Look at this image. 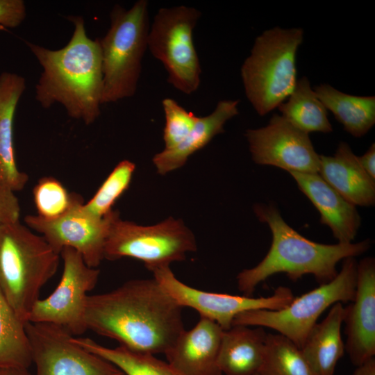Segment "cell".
Masks as SVG:
<instances>
[{"label": "cell", "mask_w": 375, "mask_h": 375, "mask_svg": "<svg viewBox=\"0 0 375 375\" xmlns=\"http://www.w3.org/2000/svg\"><path fill=\"white\" fill-rule=\"evenodd\" d=\"M135 169V165L128 160L120 161L108 176L94 195L83 203L90 215L102 218L112 210L117 200L128 189Z\"/></svg>", "instance_id": "83f0119b"}, {"label": "cell", "mask_w": 375, "mask_h": 375, "mask_svg": "<svg viewBox=\"0 0 375 375\" xmlns=\"http://www.w3.org/2000/svg\"><path fill=\"white\" fill-rule=\"evenodd\" d=\"M245 137L258 165L275 166L288 172L319 173V155L309 134L281 115H273L265 126L247 130Z\"/></svg>", "instance_id": "5bb4252c"}, {"label": "cell", "mask_w": 375, "mask_h": 375, "mask_svg": "<svg viewBox=\"0 0 375 375\" xmlns=\"http://www.w3.org/2000/svg\"><path fill=\"white\" fill-rule=\"evenodd\" d=\"M356 367L352 375H375V358H371Z\"/></svg>", "instance_id": "836d02e7"}, {"label": "cell", "mask_w": 375, "mask_h": 375, "mask_svg": "<svg viewBox=\"0 0 375 375\" xmlns=\"http://www.w3.org/2000/svg\"><path fill=\"white\" fill-rule=\"evenodd\" d=\"M26 9L22 0H0V25L15 28L25 19Z\"/></svg>", "instance_id": "4dcf8cb0"}, {"label": "cell", "mask_w": 375, "mask_h": 375, "mask_svg": "<svg viewBox=\"0 0 375 375\" xmlns=\"http://www.w3.org/2000/svg\"><path fill=\"white\" fill-rule=\"evenodd\" d=\"M25 324L0 290V368L28 369L33 363Z\"/></svg>", "instance_id": "484cf974"}, {"label": "cell", "mask_w": 375, "mask_h": 375, "mask_svg": "<svg viewBox=\"0 0 375 375\" xmlns=\"http://www.w3.org/2000/svg\"><path fill=\"white\" fill-rule=\"evenodd\" d=\"M60 257L63 269L59 283L49 297L34 303L27 322L53 324L80 335L88 331L87 298L97 284L100 270L89 267L74 249L64 248Z\"/></svg>", "instance_id": "30bf717a"}, {"label": "cell", "mask_w": 375, "mask_h": 375, "mask_svg": "<svg viewBox=\"0 0 375 375\" xmlns=\"http://www.w3.org/2000/svg\"><path fill=\"white\" fill-rule=\"evenodd\" d=\"M238 104L239 100H222L210 114L198 117L192 130L181 143L154 156L153 162L158 172L165 174L181 167L190 156L223 133L226 122L238 115Z\"/></svg>", "instance_id": "44dd1931"}, {"label": "cell", "mask_w": 375, "mask_h": 375, "mask_svg": "<svg viewBox=\"0 0 375 375\" xmlns=\"http://www.w3.org/2000/svg\"><path fill=\"white\" fill-rule=\"evenodd\" d=\"M278 108L281 116L306 133L333 131L327 110L312 89L306 76L297 80L288 101L281 103Z\"/></svg>", "instance_id": "cb8c5ba5"}, {"label": "cell", "mask_w": 375, "mask_h": 375, "mask_svg": "<svg viewBox=\"0 0 375 375\" xmlns=\"http://www.w3.org/2000/svg\"><path fill=\"white\" fill-rule=\"evenodd\" d=\"M35 375H125L104 358L73 341L60 326L26 322Z\"/></svg>", "instance_id": "4fadbf2b"}, {"label": "cell", "mask_w": 375, "mask_h": 375, "mask_svg": "<svg viewBox=\"0 0 375 375\" xmlns=\"http://www.w3.org/2000/svg\"><path fill=\"white\" fill-rule=\"evenodd\" d=\"M197 250L192 232L183 221L172 217L153 226H141L123 220L118 213L108 235L104 259L133 258L142 262L148 270L183 261Z\"/></svg>", "instance_id": "ba28073f"}, {"label": "cell", "mask_w": 375, "mask_h": 375, "mask_svg": "<svg viewBox=\"0 0 375 375\" xmlns=\"http://www.w3.org/2000/svg\"><path fill=\"white\" fill-rule=\"evenodd\" d=\"M326 110L356 138L365 135L375 124V97L355 96L323 83L313 88Z\"/></svg>", "instance_id": "603a6c76"}, {"label": "cell", "mask_w": 375, "mask_h": 375, "mask_svg": "<svg viewBox=\"0 0 375 375\" xmlns=\"http://www.w3.org/2000/svg\"><path fill=\"white\" fill-rule=\"evenodd\" d=\"M267 334L264 328L233 325L223 330L218 365L225 375H254L263 364Z\"/></svg>", "instance_id": "ffe728a7"}, {"label": "cell", "mask_w": 375, "mask_h": 375, "mask_svg": "<svg viewBox=\"0 0 375 375\" xmlns=\"http://www.w3.org/2000/svg\"><path fill=\"white\" fill-rule=\"evenodd\" d=\"M358 262L355 257L343 260L342 268L334 279L294 298L278 310L257 309L238 315L233 325L272 328L293 342L299 349L317 323L320 315L335 303L351 302L356 285ZM232 325V326H233Z\"/></svg>", "instance_id": "52a82bcc"}, {"label": "cell", "mask_w": 375, "mask_h": 375, "mask_svg": "<svg viewBox=\"0 0 375 375\" xmlns=\"http://www.w3.org/2000/svg\"><path fill=\"white\" fill-rule=\"evenodd\" d=\"M82 197L75 194L69 210L60 217L47 219L28 215L24 222L59 253L66 247L77 251L90 267L97 268L104 259V248L111 224L119 213L112 210L102 218L95 217L83 208Z\"/></svg>", "instance_id": "7c38bea8"}, {"label": "cell", "mask_w": 375, "mask_h": 375, "mask_svg": "<svg viewBox=\"0 0 375 375\" xmlns=\"http://www.w3.org/2000/svg\"><path fill=\"white\" fill-rule=\"evenodd\" d=\"M72 339L83 349L111 362L125 375H180L167 362L154 354L135 351L121 345L106 347L89 338L73 336Z\"/></svg>", "instance_id": "d4e9b609"}, {"label": "cell", "mask_w": 375, "mask_h": 375, "mask_svg": "<svg viewBox=\"0 0 375 375\" xmlns=\"http://www.w3.org/2000/svg\"><path fill=\"white\" fill-rule=\"evenodd\" d=\"M303 39L301 28L275 26L257 36L240 69L246 97L260 116L284 102L297 79V52Z\"/></svg>", "instance_id": "5b68a950"}, {"label": "cell", "mask_w": 375, "mask_h": 375, "mask_svg": "<svg viewBox=\"0 0 375 375\" xmlns=\"http://www.w3.org/2000/svg\"><path fill=\"white\" fill-rule=\"evenodd\" d=\"M358 160L364 170L375 180V144H372L367 151L358 157Z\"/></svg>", "instance_id": "d6a6232c"}, {"label": "cell", "mask_w": 375, "mask_h": 375, "mask_svg": "<svg viewBox=\"0 0 375 375\" xmlns=\"http://www.w3.org/2000/svg\"><path fill=\"white\" fill-rule=\"evenodd\" d=\"M345 351L355 366L375 356V260L358 262L356 291L344 307Z\"/></svg>", "instance_id": "9a60e30c"}, {"label": "cell", "mask_w": 375, "mask_h": 375, "mask_svg": "<svg viewBox=\"0 0 375 375\" xmlns=\"http://www.w3.org/2000/svg\"><path fill=\"white\" fill-rule=\"evenodd\" d=\"M20 205L15 192L0 188V226L19 221Z\"/></svg>", "instance_id": "1f68e13d"}, {"label": "cell", "mask_w": 375, "mask_h": 375, "mask_svg": "<svg viewBox=\"0 0 375 375\" xmlns=\"http://www.w3.org/2000/svg\"><path fill=\"white\" fill-rule=\"evenodd\" d=\"M253 210L261 222L268 224L272 240L264 258L236 277L238 289L244 296L251 297L261 282L278 273H285L293 281L312 274L319 285L329 283L338 275L336 266L340 260L356 258L370 247L369 239L346 244L315 242L290 227L274 205L258 203Z\"/></svg>", "instance_id": "3957f363"}, {"label": "cell", "mask_w": 375, "mask_h": 375, "mask_svg": "<svg viewBox=\"0 0 375 375\" xmlns=\"http://www.w3.org/2000/svg\"><path fill=\"white\" fill-rule=\"evenodd\" d=\"M0 375H31L28 369L6 367L0 368Z\"/></svg>", "instance_id": "e575fe53"}, {"label": "cell", "mask_w": 375, "mask_h": 375, "mask_svg": "<svg viewBox=\"0 0 375 375\" xmlns=\"http://www.w3.org/2000/svg\"><path fill=\"white\" fill-rule=\"evenodd\" d=\"M149 3L136 1L129 9L115 5L110 12V26L99 40L102 61L101 104L133 97L147 49L149 31Z\"/></svg>", "instance_id": "8992f818"}, {"label": "cell", "mask_w": 375, "mask_h": 375, "mask_svg": "<svg viewBox=\"0 0 375 375\" xmlns=\"http://www.w3.org/2000/svg\"><path fill=\"white\" fill-rule=\"evenodd\" d=\"M25 89L22 76L0 74V188L14 192L24 189L28 181V174L17 166L13 141L15 112Z\"/></svg>", "instance_id": "d6986e66"}, {"label": "cell", "mask_w": 375, "mask_h": 375, "mask_svg": "<svg viewBox=\"0 0 375 375\" xmlns=\"http://www.w3.org/2000/svg\"><path fill=\"white\" fill-rule=\"evenodd\" d=\"M201 12L179 6L160 8L149 28L147 48L168 74L167 81L186 94L197 90L201 65L194 44L193 30Z\"/></svg>", "instance_id": "9c48e42d"}, {"label": "cell", "mask_w": 375, "mask_h": 375, "mask_svg": "<svg viewBox=\"0 0 375 375\" xmlns=\"http://www.w3.org/2000/svg\"><path fill=\"white\" fill-rule=\"evenodd\" d=\"M60 258L42 235L19 221L0 226V290L24 322Z\"/></svg>", "instance_id": "277c9868"}, {"label": "cell", "mask_w": 375, "mask_h": 375, "mask_svg": "<svg viewBox=\"0 0 375 375\" xmlns=\"http://www.w3.org/2000/svg\"><path fill=\"white\" fill-rule=\"evenodd\" d=\"M162 105L165 119L163 130L164 149H170L178 145L188 136L198 117L170 98L164 99Z\"/></svg>", "instance_id": "f546056e"}, {"label": "cell", "mask_w": 375, "mask_h": 375, "mask_svg": "<svg viewBox=\"0 0 375 375\" xmlns=\"http://www.w3.org/2000/svg\"><path fill=\"white\" fill-rule=\"evenodd\" d=\"M76 193H69L62 183L51 176L40 179L33 191L38 215L47 219L58 218L70 208Z\"/></svg>", "instance_id": "f1b7e54d"}, {"label": "cell", "mask_w": 375, "mask_h": 375, "mask_svg": "<svg viewBox=\"0 0 375 375\" xmlns=\"http://www.w3.org/2000/svg\"><path fill=\"white\" fill-rule=\"evenodd\" d=\"M259 372L264 375H312L300 349L279 333L267 334Z\"/></svg>", "instance_id": "4316f807"}, {"label": "cell", "mask_w": 375, "mask_h": 375, "mask_svg": "<svg viewBox=\"0 0 375 375\" xmlns=\"http://www.w3.org/2000/svg\"><path fill=\"white\" fill-rule=\"evenodd\" d=\"M289 173L319 211L320 222L331 228L339 243H351L361 224L356 206L345 200L318 174Z\"/></svg>", "instance_id": "e0dca14e"}, {"label": "cell", "mask_w": 375, "mask_h": 375, "mask_svg": "<svg viewBox=\"0 0 375 375\" xmlns=\"http://www.w3.org/2000/svg\"><path fill=\"white\" fill-rule=\"evenodd\" d=\"M319 159L318 174L345 200L356 206L374 205L375 180L347 142H340L333 156L319 155Z\"/></svg>", "instance_id": "ac0fdd59"}, {"label": "cell", "mask_w": 375, "mask_h": 375, "mask_svg": "<svg viewBox=\"0 0 375 375\" xmlns=\"http://www.w3.org/2000/svg\"><path fill=\"white\" fill-rule=\"evenodd\" d=\"M222 332L217 324L200 317L165 353L167 362L180 375H222L218 365Z\"/></svg>", "instance_id": "2e32d148"}, {"label": "cell", "mask_w": 375, "mask_h": 375, "mask_svg": "<svg viewBox=\"0 0 375 375\" xmlns=\"http://www.w3.org/2000/svg\"><path fill=\"white\" fill-rule=\"evenodd\" d=\"M151 272L153 278L181 307L194 309L201 317L215 322L224 331L232 326L235 317L241 312L257 309L278 310L294 298L292 290L283 286L276 288L271 296L253 298L191 287L178 280L169 266L155 269Z\"/></svg>", "instance_id": "8fae6325"}, {"label": "cell", "mask_w": 375, "mask_h": 375, "mask_svg": "<svg viewBox=\"0 0 375 375\" xmlns=\"http://www.w3.org/2000/svg\"><path fill=\"white\" fill-rule=\"evenodd\" d=\"M182 310L155 278L133 279L89 294L85 324L128 349L165 354L185 330Z\"/></svg>", "instance_id": "6da1fadb"}, {"label": "cell", "mask_w": 375, "mask_h": 375, "mask_svg": "<svg viewBox=\"0 0 375 375\" xmlns=\"http://www.w3.org/2000/svg\"><path fill=\"white\" fill-rule=\"evenodd\" d=\"M254 375H264L263 374H262L260 372H258V373H256V374Z\"/></svg>", "instance_id": "d590c367"}, {"label": "cell", "mask_w": 375, "mask_h": 375, "mask_svg": "<svg viewBox=\"0 0 375 375\" xmlns=\"http://www.w3.org/2000/svg\"><path fill=\"white\" fill-rule=\"evenodd\" d=\"M344 306L338 302L326 317L310 331L300 348L312 375H334L339 360L345 351L341 328Z\"/></svg>", "instance_id": "7402d4cb"}, {"label": "cell", "mask_w": 375, "mask_h": 375, "mask_svg": "<svg viewBox=\"0 0 375 375\" xmlns=\"http://www.w3.org/2000/svg\"><path fill=\"white\" fill-rule=\"evenodd\" d=\"M74 24L64 47L51 50L26 42L42 67L35 86V99L44 108L61 104L72 118L92 124L100 115L103 87L99 39L88 38L81 16H69Z\"/></svg>", "instance_id": "7a4b0ae2"}]
</instances>
